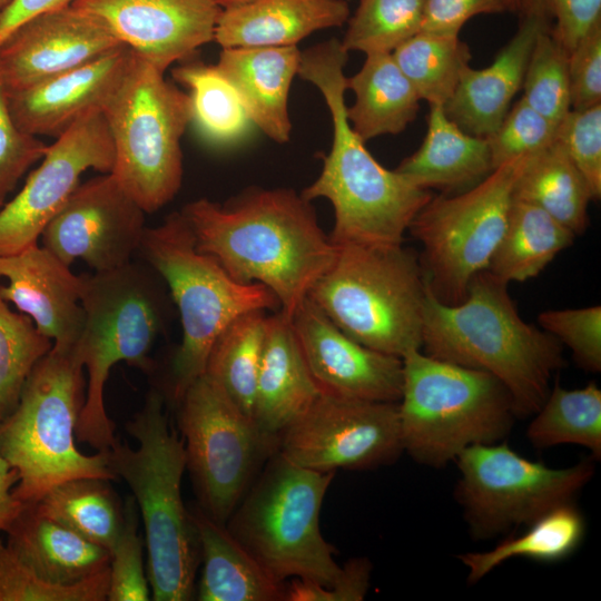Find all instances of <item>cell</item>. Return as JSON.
I'll return each mask as SVG.
<instances>
[{
    "instance_id": "obj_1",
    "label": "cell",
    "mask_w": 601,
    "mask_h": 601,
    "mask_svg": "<svg viewBox=\"0 0 601 601\" xmlns=\"http://www.w3.org/2000/svg\"><path fill=\"white\" fill-rule=\"evenodd\" d=\"M181 214L198 250L237 282L269 288L289 318L336 256L311 200L293 189L253 188L224 205L199 198Z\"/></svg>"
},
{
    "instance_id": "obj_2",
    "label": "cell",
    "mask_w": 601,
    "mask_h": 601,
    "mask_svg": "<svg viewBox=\"0 0 601 601\" xmlns=\"http://www.w3.org/2000/svg\"><path fill=\"white\" fill-rule=\"evenodd\" d=\"M347 58L348 51L334 38L300 52L297 75L321 91L333 124V142L322 157V171L302 195L311 201H331L334 226L329 237L335 245L400 246L433 196L383 167L352 128L345 104Z\"/></svg>"
},
{
    "instance_id": "obj_3",
    "label": "cell",
    "mask_w": 601,
    "mask_h": 601,
    "mask_svg": "<svg viewBox=\"0 0 601 601\" xmlns=\"http://www.w3.org/2000/svg\"><path fill=\"white\" fill-rule=\"evenodd\" d=\"M508 285L482 270L454 305L427 289L422 347L432 357L495 376L510 392L516 416L523 417L541 407L565 359L554 336L522 319Z\"/></svg>"
},
{
    "instance_id": "obj_4",
    "label": "cell",
    "mask_w": 601,
    "mask_h": 601,
    "mask_svg": "<svg viewBox=\"0 0 601 601\" xmlns=\"http://www.w3.org/2000/svg\"><path fill=\"white\" fill-rule=\"evenodd\" d=\"M126 428L138 447L116 441L107 451L108 465L130 487L142 519L152 600H190L200 552L181 496L184 441L171 428L157 391L147 395Z\"/></svg>"
},
{
    "instance_id": "obj_5",
    "label": "cell",
    "mask_w": 601,
    "mask_h": 601,
    "mask_svg": "<svg viewBox=\"0 0 601 601\" xmlns=\"http://www.w3.org/2000/svg\"><path fill=\"white\" fill-rule=\"evenodd\" d=\"M148 264L130 262L109 272L81 275L83 326L73 349L88 373L76 437L98 452L117 441L104 401L119 362L148 371L150 352L166 326L167 296Z\"/></svg>"
},
{
    "instance_id": "obj_6",
    "label": "cell",
    "mask_w": 601,
    "mask_h": 601,
    "mask_svg": "<svg viewBox=\"0 0 601 601\" xmlns=\"http://www.w3.org/2000/svg\"><path fill=\"white\" fill-rule=\"evenodd\" d=\"M397 402L403 451L416 463L443 467L474 445L502 442L516 416L512 396L493 375L420 349L403 358Z\"/></svg>"
},
{
    "instance_id": "obj_7",
    "label": "cell",
    "mask_w": 601,
    "mask_h": 601,
    "mask_svg": "<svg viewBox=\"0 0 601 601\" xmlns=\"http://www.w3.org/2000/svg\"><path fill=\"white\" fill-rule=\"evenodd\" d=\"M138 253L167 284L180 316L181 343L170 363L169 391L178 403L205 374L214 342L239 315L279 309L276 295L258 283H239L213 256L197 249L181 211L146 227Z\"/></svg>"
},
{
    "instance_id": "obj_8",
    "label": "cell",
    "mask_w": 601,
    "mask_h": 601,
    "mask_svg": "<svg viewBox=\"0 0 601 601\" xmlns=\"http://www.w3.org/2000/svg\"><path fill=\"white\" fill-rule=\"evenodd\" d=\"M308 298L359 344L403 358L423 345L427 293L418 256L400 246L336 245Z\"/></svg>"
},
{
    "instance_id": "obj_9",
    "label": "cell",
    "mask_w": 601,
    "mask_h": 601,
    "mask_svg": "<svg viewBox=\"0 0 601 601\" xmlns=\"http://www.w3.org/2000/svg\"><path fill=\"white\" fill-rule=\"evenodd\" d=\"M82 387V364L73 347L52 346L31 371L17 407L0 423V456L17 471L13 492L26 504L68 480L116 479L107 451L86 455L76 446Z\"/></svg>"
},
{
    "instance_id": "obj_10",
    "label": "cell",
    "mask_w": 601,
    "mask_h": 601,
    "mask_svg": "<svg viewBox=\"0 0 601 601\" xmlns=\"http://www.w3.org/2000/svg\"><path fill=\"white\" fill-rule=\"evenodd\" d=\"M335 474L300 467L275 451L225 523L275 580L328 587L339 578L342 566L319 528Z\"/></svg>"
},
{
    "instance_id": "obj_11",
    "label": "cell",
    "mask_w": 601,
    "mask_h": 601,
    "mask_svg": "<svg viewBox=\"0 0 601 601\" xmlns=\"http://www.w3.org/2000/svg\"><path fill=\"white\" fill-rule=\"evenodd\" d=\"M164 75L134 52L102 109L115 154L111 174L145 213L177 195L184 173L180 140L191 121L188 93Z\"/></svg>"
},
{
    "instance_id": "obj_12",
    "label": "cell",
    "mask_w": 601,
    "mask_h": 601,
    "mask_svg": "<svg viewBox=\"0 0 601 601\" xmlns=\"http://www.w3.org/2000/svg\"><path fill=\"white\" fill-rule=\"evenodd\" d=\"M526 157L501 164L461 194L432 197L411 223L408 230L423 247L418 258L427 289L437 300L461 303L472 278L487 268Z\"/></svg>"
},
{
    "instance_id": "obj_13",
    "label": "cell",
    "mask_w": 601,
    "mask_h": 601,
    "mask_svg": "<svg viewBox=\"0 0 601 601\" xmlns=\"http://www.w3.org/2000/svg\"><path fill=\"white\" fill-rule=\"evenodd\" d=\"M594 462L591 456L553 469L523 457L503 441L465 449L455 460V497L471 536L492 539L574 503L595 472Z\"/></svg>"
},
{
    "instance_id": "obj_14",
    "label": "cell",
    "mask_w": 601,
    "mask_h": 601,
    "mask_svg": "<svg viewBox=\"0 0 601 601\" xmlns=\"http://www.w3.org/2000/svg\"><path fill=\"white\" fill-rule=\"evenodd\" d=\"M186 467L200 509L225 524L275 451L276 442L263 435L254 421L206 374L178 401Z\"/></svg>"
},
{
    "instance_id": "obj_15",
    "label": "cell",
    "mask_w": 601,
    "mask_h": 601,
    "mask_svg": "<svg viewBox=\"0 0 601 601\" xmlns=\"http://www.w3.org/2000/svg\"><path fill=\"white\" fill-rule=\"evenodd\" d=\"M276 452L317 472L392 464L404 453L397 402L321 394L279 434Z\"/></svg>"
},
{
    "instance_id": "obj_16",
    "label": "cell",
    "mask_w": 601,
    "mask_h": 601,
    "mask_svg": "<svg viewBox=\"0 0 601 601\" xmlns=\"http://www.w3.org/2000/svg\"><path fill=\"white\" fill-rule=\"evenodd\" d=\"M114 161L102 110H91L47 146L40 166L0 208V256L38 244L47 224L79 186L81 175L88 169L109 174Z\"/></svg>"
},
{
    "instance_id": "obj_17",
    "label": "cell",
    "mask_w": 601,
    "mask_h": 601,
    "mask_svg": "<svg viewBox=\"0 0 601 601\" xmlns=\"http://www.w3.org/2000/svg\"><path fill=\"white\" fill-rule=\"evenodd\" d=\"M145 211L115 176L79 184L41 233L42 246L70 267L83 260L93 272L125 266L138 253Z\"/></svg>"
},
{
    "instance_id": "obj_18",
    "label": "cell",
    "mask_w": 601,
    "mask_h": 601,
    "mask_svg": "<svg viewBox=\"0 0 601 601\" xmlns=\"http://www.w3.org/2000/svg\"><path fill=\"white\" fill-rule=\"evenodd\" d=\"M120 46L98 18L69 4L26 21L2 40L0 81L11 95Z\"/></svg>"
},
{
    "instance_id": "obj_19",
    "label": "cell",
    "mask_w": 601,
    "mask_h": 601,
    "mask_svg": "<svg viewBox=\"0 0 601 601\" xmlns=\"http://www.w3.org/2000/svg\"><path fill=\"white\" fill-rule=\"evenodd\" d=\"M302 354L322 394L398 402L402 358L371 349L341 331L306 297L292 316Z\"/></svg>"
},
{
    "instance_id": "obj_20",
    "label": "cell",
    "mask_w": 601,
    "mask_h": 601,
    "mask_svg": "<svg viewBox=\"0 0 601 601\" xmlns=\"http://www.w3.org/2000/svg\"><path fill=\"white\" fill-rule=\"evenodd\" d=\"M137 56L165 72L214 41L221 8L211 0H73Z\"/></svg>"
},
{
    "instance_id": "obj_21",
    "label": "cell",
    "mask_w": 601,
    "mask_h": 601,
    "mask_svg": "<svg viewBox=\"0 0 601 601\" xmlns=\"http://www.w3.org/2000/svg\"><path fill=\"white\" fill-rule=\"evenodd\" d=\"M0 286L6 302L29 316L39 332L59 349L72 348L85 319L80 304L81 275L76 276L65 263L39 244L0 256Z\"/></svg>"
},
{
    "instance_id": "obj_22",
    "label": "cell",
    "mask_w": 601,
    "mask_h": 601,
    "mask_svg": "<svg viewBox=\"0 0 601 601\" xmlns=\"http://www.w3.org/2000/svg\"><path fill=\"white\" fill-rule=\"evenodd\" d=\"M132 55L122 45L31 88L8 95L13 120L29 135L59 137L83 115L104 109Z\"/></svg>"
},
{
    "instance_id": "obj_23",
    "label": "cell",
    "mask_w": 601,
    "mask_h": 601,
    "mask_svg": "<svg viewBox=\"0 0 601 601\" xmlns=\"http://www.w3.org/2000/svg\"><path fill=\"white\" fill-rule=\"evenodd\" d=\"M522 16L516 33L494 61L482 69L469 65L454 93L443 106L446 116L470 135L487 138L501 125L522 87L536 37L549 28L538 16Z\"/></svg>"
},
{
    "instance_id": "obj_24",
    "label": "cell",
    "mask_w": 601,
    "mask_h": 601,
    "mask_svg": "<svg viewBox=\"0 0 601 601\" xmlns=\"http://www.w3.org/2000/svg\"><path fill=\"white\" fill-rule=\"evenodd\" d=\"M298 345L292 318L280 311L266 318L253 421L277 444L279 434L321 395Z\"/></svg>"
},
{
    "instance_id": "obj_25",
    "label": "cell",
    "mask_w": 601,
    "mask_h": 601,
    "mask_svg": "<svg viewBox=\"0 0 601 601\" xmlns=\"http://www.w3.org/2000/svg\"><path fill=\"white\" fill-rule=\"evenodd\" d=\"M297 46L221 48L219 72L236 90L252 124L272 140H289L288 93L297 75Z\"/></svg>"
},
{
    "instance_id": "obj_26",
    "label": "cell",
    "mask_w": 601,
    "mask_h": 601,
    "mask_svg": "<svg viewBox=\"0 0 601 601\" xmlns=\"http://www.w3.org/2000/svg\"><path fill=\"white\" fill-rule=\"evenodd\" d=\"M345 0H254L221 9L214 41L221 48L297 46L315 31L341 27Z\"/></svg>"
},
{
    "instance_id": "obj_27",
    "label": "cell",
    "mask_w": 601,
    "mask_h": 601,
    "mask_svg": "<svg viewBox=\"0 0 601 601\" xmlns=\"http://www.w3.org/2000/svg\"><path fill=\"white\" fill-rule=\"evenodd\" d=\"M8 546L45 580L75 584L109 569L110 553L42 514L33 503L6 531Z\"/></svg>"
},
{
    "instance_id": "obj_28",
    "label": "cell",
    "mask_w": 601,
    "mask_h": 601,
    "mask_svg": "<svg viewBox=\"0 0 601 601\" xmlns=\"http://www.w3.org/2000/svg\"><path fill=\"white\" fill-rule=\"evenodd\" d=\"M190 512L203 573L200 601H285L286 582L275 580L233 536L200 508Z\"/></svg>"
},
{
    "instance_id": "obj_29",
    "label": "cell",
    "mask_w": 601,
    "mask_h": 601,
    "mask_svg": "<svg viewBox=\"0 0 601 601\" xmlns=\"http://www.w3.org/2000/svg\"><path fill=\"white\" fill-rule=\"evenodd\" d=\"M395 170L421 188L449 191L475 185L493 165L486 138L462 130L442 105H430L423 144Z\"/></svg>"
},
{
    "instance_id": "obj_30",
    "label": "cell",
    "mask_w": 601,
    "mask_h": 601,
    "mask_svg": "<svg viewBox=\"0 0 601 601\" xmlns=\"http://www.w3.org/2000/svg\"><path fill=\"white\" fill-rule=\"evenodd\" d=\"M346 87L355 95L347 118L364 141L403 131L420 109L421 99L392 53L366 55L359 71L346 78Z\"/></svg>"
},
{
    "instance_id": "obj_31",
    "label": "cell",
    "mask_w": 601,
    "mask_h": 601,
    "mask_svg": "<svg viewBox=\"0 0 601 601\" xmlns=\"http://www.w3.org/2000/svg\"><path fill=\"white\" fill-rule=\"evenodd\" d=\"M575 237L542 208L513 198L504 233L486 270L508 284L525 282L538 276Z\"/></svg>"
},
{
    "instance_id": "obj_32",
    "label": "cell",
    "mask_w": 601,
    "mask_h": 601,
    "mask_svg": "<svg viewBox=\"0 0 601 601\" xmlns=\"http://www.w3.org/2000/svg\"><path fill=\"white\" fill-rule=\"evenodd\" d=\"M513 198L542 208L575 236L588 228V207L592 200L589 187L555 139L526 157Z\"/></svg>"
},
{
    "instance_id": "obj_33",
    "label": "cell",
    "mask_w": 601,
    "mask_h": 601,
    "mask_svg": "<svg viewBox=\"0 0 601 601\" xmlns=\"http://www.w3.org/2000/svg\"><path fill=\"white\" fill-rule=\"evenodd\" d=\"M584 533L582 513L574 503H569L538 518L523 534L511 535L487 551L462 553L457 559L467 569V581L475 583L512 558L563 560L579 548Z\"/></svg>"
},
{
    "instance_id": "obj_34",
    "label": "cell",
    "mask_w": 601,
    "mask_h": 601,
    "mask_svg": "<svg viewBox=\"0 0 601 601\" xmlns=\"http://www.w3.org/2000/svg\"><path fill=\"white\" fill-rule=\"evenodd\" d=\"M266 318L265 311H252L233 319L214 342L205 370L252 420Z\"/></svg>"
},
{
    "instance_id": "obj_35",
    "label": "cell",
    "mask_w": 601,
    "mask_h": 601,
    "mask_svg": "<svg viewBox=\"0 0 601 601\" xmlns=\"http://www.w3.org/2000/svg\"><path fill=\"white\" fill-rule=\"evenodd\" d=\"M45 515L108 551L124 525V510L108 480L78 477L48 490L36 503Z\"/></svg>"
},
{
    "instance_id": "obj_36",
    "label": "cell",
    "mask_w": 601,
    "mask_h": 601,
    "mask_svg": "<svg viewBox=\"0 0 601 601\" xmlns=\"http://www.w3.org/2000/svg\"><path fill=\"white\" fill-rule=\"evenodd\" d=\"M526 437L536 449L575 444L601 457V390L595 383L566 390L551 387L541 407L533 414Z\"/></svg>"
},
{
    "instance_id": "obj_37",
    "label": "cell",
    "mask_w": 601,
    "mask_h": 601,
    "mask_svg": "<svg viewBox=\"0 0 601 601\" xmlns=\"http://www.w3.org/2000/svg\"><path fill=\"white\" fill-rule=\"evenodd\" d=\"M171 75L189 89L190 122L208 144L228 146L247 135L253 124L236 90L216 66L187 62L174 68Z\"/></svg>"
},
{
    "instance_id": "obj_38",
    "label": "cell",
    "mask_w": 601,
    "mask_h": 601,
    "mask_svg": "<svg viewBox=\"0 0 601 601\" xmlns=\"http://www.w3.org/2000/svg\"><path fill=\"white\" fill-rule=\"evenodd\" d=\"M392 56L421 100L444 106L454 93L472 58L459 36L420 31L400 45Z\"/></svg>"
},
{
    "instance_id": "obj_39",
    "label": "cell",
    "mask_w": 601,
    "mask_h": 601,
    "mask_svg": "<svg viewBox=\"0 0 601 601\" xmlns=\"http://www.w3.org/2000/svg\"><path fill=\"white\" fill-rule=\"evenodd\" d=\"M424 0H359L341 40L346 51L392 53L422 30Z\"/></svg>"
},
{
    "instance_id": "obj_40",
    "label": "cell",
    "mask_w": 601,
    "mask_h": 601,
    "mask_svg": "<svg viewBox=\"0 0 601 601\" xmlns=\"http://www.w3.org/2000/svg\"><path fill=\"white\" fill-rule=\"evenodd\" d=\"M52 346V339L29 316L12 312L0 294V423L17 407L31 371Z\"/></svg>"
},
{
    "instance_id": "obj_41",
    "label": "cell",
    "mask_w": 601,
    "mask_h": 601,
    "mask_svg": "<svg viewBox=\"0 0 601 601\" xmlns=\"http://www.w3.org/2000/svg\"><path fill=\"white\" fill-rule=\"evenodd\" d=\"M522 98L554 126L570 111L568 52L551 36L549 28L536 37L523 82Z\"/></svg>"
},
{
    "instance_id": "obj_42",
    "label": "cell",
    "mask_w": 601,
    "mask_h": 601,
    "mask_svg": "<svg viewBox=\"0 0 601 601\" xmlns=\"http://www.w3.org/2000/svg\"><path fill=\"white\" fill-rule=\"evenodd\" d=\"M109 569L75 584H56L38 575L0 538V601H104Z\"/></svg>"
},
{
    "instance_id": "obj_43",
    "label": "cell",
    "mask_w": 601,
    "mask_h": 601,
    "mask_svg": "<svg viewBox=\"0 0 601 601\" xmlns=\"http://www.w3.org/2000/svg\"><path fill=\"white\" fill-rule=\"evenodd\" d=\"M145 541L138 529V513L134 497L124 508V525L109 550V601H146L151 591L144 568Z\"/></svg>"
},
{
    "instance_id": "obj_44",
    "label": "cell",
    "mask_w": 601,
    "mask_h": 601,
    "mask_svg": "<svg viewBox=\"0 0 601 601\" xmlns=\"http://www.w3.org/2000/svg\"><path fill=\"white\" fill-rule=\"evenodd\" d=\"M541 328L572 352L584 371H601V306L549 309L538 316Z\"/></svg>"
},
{
    "instance_id": "obj_45",
    "label": "cell",
    "mask_w": 601,
    "mask_h": 601,
    "mask_svg": "<svg viewBox=\"0 0 601 601\" xmlns=\"http://www.w3.org/2000/svg\"><path fill=\"white\" fill-rule=\"evenodd\" d=\"M554 139L582 174L592 200L601 197V104L570 109L555 129Z\"/></svg>"
},
{
    "instance_id": "obj_46",
    "label": "cell",
    "mask_w": 601,
    "mask_h": 601,
    "mask_svg": "<svg viewBox=\"0 0 601 601\" xmlns=\"http://www.w3.org/2000/svg\"><path fill=\"white\" fill-rule=\"evenodd\" d=\"M556 126L521 97L489 136L493 169L501 164L538 152L554 140Z\"/></svg>"
},
{
    "instance_id": "obj_47",
    "label": "cell",
    "mask_w": 601,
    "mask_h": 601,
    "mask_svg": "<svg viewBox=\"0 0 601 601\" xmlns=\"http://www.w3.org/2000/svg\"><path fill=\"white\" fill-rule=\"evenodd\" d=\"M519 12L543 19L568 55L601 24V0H520Z\"/></svg>"
},
{
    "instance_id": "obj_48",
    "label": "cell",
    "mask_w": 601,
    "mask_h": 601,
    "mask_svg": "<svg viewBox=\"0 0 601 601\" xmlns=\"http://www.w3.org/2000/svg\"><path fill=\"white\" fill-rule=\"evenodd\" d=\"M47 146L22 131L12 118L8 95L0 81V204L16 188L26 171L43 157Z\"/></svg>"
},
{
    "instance_id": "obj_49",
    "label": "cell",
    "mask_w": 601,
    "mask_h": 601,
    "mask_svg": "<svg viewBox=\"0 0 601 601\" xmlns=\"http://www.w3.org/2000/svg\"><path fill=\"white\" fill-rule=\"evenodd\" d=\"M568 77L571 109L601 104V24L568 55Z\"/></svg>"
},
{
    "instance_id": "obj_50",
    "label": "cell",
    "mask_w": 601,
    "mask_h": 601,
    "mask_svg": "<svg viewBox=\"0 0 601 601\" xmlns=\"http://www.w3.org/2000/svg\"><path fill=\"white\" fill-rule=\"evenodd\" d=\"M372 563L366 558H353L343 566L339 578L331 585L292 579L286 583L285 601H362L368 588Z\"/></svg>"
},
{
    "instance_id": "obj_51",
    "label": "cell",
    "mask_w": 601,
    "mask_h": 601,
    "mask_svg": "<svg viewBox=\"0 0 601 601\" xmlns=\"http://www.w3.org/2000/svg\"><path fill=\"white\" fill-rule=\"evenodd\" d=\"M506 10L504 0H424L421 31L459 36L471 18Z\"/></svg>"
},
{
    "instance_id": "obj_52",
    "label": "cell",
    "mask_w": 601,
    "mask_h": 601,
    "mask_svg": "<svg viewBox=\"0 0 601 601\" xmlns=\"http://www.w3.org/2000/svg\"><path fill=\"white\" fill-rule=\"evenodd\" d=\"M73 0H12L0 16V43L17 27L42 13L71 4Z\"/></svg>"
},
{
    "instance_id": "obj_53",
    "label": "cell",
    "mask_w": 601,
    "mask_h": 601,
    "mask_svg": "<svg viewBox=\"0 0 601 601\" xmlns=\"http://www.w3.org/2000/svg\"><path fill=\"white\" fill-rule=\"evenodd\" d=\"M18 481L17 471L0 456V532H6L26 506L13 492Z\"/></svg>"
},
{
    "instance_id": "obj_54",
    "label": "cell",
    "mask_w": 601,
    "mask_h": 601,
    "mask_svg": "<svg viewBox=\"0 0 601 601\" xmlns=\"http://www.w3.org/2000/svg\"><path fill=\"white\" fill-rule=\"evenodd\" d=\"M211 1L215 2L221 9H226V8L243 6L254 0H211Z\"/></svg>"
},
{
    "instance_id": "obj_55",
    "label": "cell",
    "mask_w": 601,
    "mask_h": 601,
    "mask_svg": "<svg viewBox=\"0 0 601 601\" xmlns=\"http://www.w3.org/2000/svg\"><path fill=\"white\" fill-rule=\"evenodd\" d=\"M509 11H520V0H504Z\"/></svg>"
},
{
    "instance_id": "obj_56",
    "label": "cell",
    "mask_w": 601,
    "mask_h": 601,
    "mask_svg": "<svg viewBox=\"0 0 601 601\" xmlns=\"http://www.w3.org/2000/svg\"><path fill=\"white\" fill-rule=\"evenodd\" d=\"M12 0H0V16L10 6Z\"/></svg>"
},
{
    "instance_id": "obj_57",
    "label": "cell",
    "mask_w": 601,
    "mask_h": 601,
    "mask_svg": "<svg viewBox=\"0 0 601 601\" xmlns=\"http://www.w3.org/2000/svg\"><path fill=\"white\" fill-rule=\"evenodd\" d=\"M2 207V205L0 204V208Z\"/></svg>"
}]
</instances>
